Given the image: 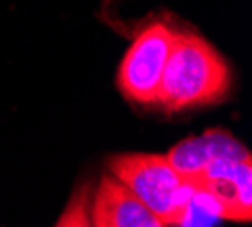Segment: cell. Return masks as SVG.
Instances as JSON below:
<instances>
[{"instance_id": "6da1fadb", "label": "cell", "mask_w": 252, "mask_h": 227, "mask_svg": "<svg viewBox=\"0 0 252 227\" xmlns=\"http://www.w3.org/2000/svg\"><path fill=\"white\" fill-rule=\"evenodd\" d=\"M232 75L225 59L198 34H177L166 62L157 105L166 111L214 105L229 91Z\"/></svg>"}, {"instance_id": "7a4b0ae2", "label": "cell", "mask_w": 252, "mask_h": 227, "mask_svg": "<svg viewBox=\"0 0 252 227\" xmlns=\"http://www.w3.org/2000/svg\"><path fill=\"white\" fill-rule=\"evenodd\" d=\"M107 166L109 173L123 182L164 225H175L193 193V184L180 177L164 155H116Z\"/></svg>"}, {"instance_id": "3957f363", "label": "cell", "mask_w": 252, "mask_h": 227, "mask_svg": "<svg viewBox=\"0 0 252 227\" xmlns=\"http://www.w3.org/2000/svg\"><path fill=\"white\" fill-rule=\"evenodd\" d=\"M173 39L175 32L164 23H153L141 30L118 70V87L125 98L139 105H157L159 84Z\"/></svg>"}, {"instance_id": "277c9868", "label": "cell", "mask_w": 252, "mask_h": 227, "mask_svg": "<svg viewBox=\"0 0 252 227\" xmlns=\"http://www.w3.org/2000/svg\"><path fill=\"white\" fill-rule=\"evenodd\" d=\"M94 227H164L146 204L136 198L109 170L100 177L95 195L91 198Z\"/></svg>"}, {"instance_id": "5b68a950", "label": "cell", "mask_w": 252, "mask_h": 227, "mask_svg": "<svg viewBox=\"0 0 252 227\" xmlns=\"http://www.w3.org/2000/svg\"><path fill=\"white\" fill-rule=\"evenodd\" d=\"M164 157L168 159V163L175 168L180 177L193 182L205 173L207 163L211 159V152L205 136H189V139L180 141L177 146L170 148Z\"/></svg>"}]
</instances>
